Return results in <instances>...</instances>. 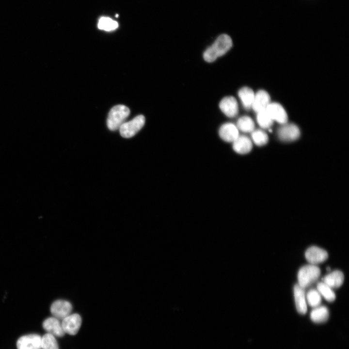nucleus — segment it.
<instances>
[{"label":"nucleus","instance_id":"obj_16","mask_svg":"<svg viewBox=\"0 0 349 349\" xmlns=\"http://www.w3.org/2000/svg\"><path fill=\"white\" fill-rule=\"evenodd\" d=\"M294 296L297 311L300 314L304 315L307 310L305 289L298 284L294 286Z\"/></svg>","mask_w":349,"mask_h":349},{"label":"nucleus","instance_id":"obj_18","mask_svg":"<svg viewBox=\"0 0 349 349\" xmlns=\"http://www.w3.org/2000/svg\"><path fill=\"white\" fill-rule=\"evenodd\" d=\"M238 95L243 107L247 110L251 108L255 95L253 90L248 87H243L238 90Z\"/></svg>","mask_w":349,"mask_h":349},{"label":"nucleus","instance_id":"obj_10","mask_svg":"<svg viewBox=\"0 0 349 349\" xmlns=\"http://www.w3.org/2000/svg\"><path fill=\"white\" fill-rule=\"evenodd\" d=\"M42 337L37 334H30L19 338L16 342L17 349H42Z\"/></svg>","mask_w":349,"mask_h":349},{"label":"nucleus","instance_id":"obj_2","mask_svg":"<svg viewBox=\"0 0 349 349\" xmlns=\"http://www.w3.org/2000/svg\"><path fill=\"white\" fill-rule=\"evenodd\" d=\"M320 274V269L317 265L308 264L303 266L298 273V284L305 290L317 281Z\"/></svg>","mask_w":349,"mask_h":349},{"label":"nucleus","instance_id":"obj_14","mask_svg":"<svg viewBox=\"0 0 349 349\" xmlns=\"http://www.w3.org/2000/svg\"><path fill=\"white\" fill-rule=\"evenodd\" d=\"M233 150L237 154L244 155L249 153L252 149L251 139L245 135H239L232 143Z\"/></svg>","mask_w":349,"mask_h":349},{"label":"nucleus","instance_id":"obj_20","mask_svg":"<svg viewBox=\"0 0 349 349\" xmlns=\"http://www.w3.org/2000/svg\"><path fill=\"white\" fill-rule=\"evenodd\" d=\"M236 126L239 131L244 133H251L254 130V123L248 116L239 117L237 120Z\"/></svg>","mask_w":349,"mask_h":349},{"label":"nucleus","instance_id":"obj_19","mask_svg":"<svg viewBox=\"0 0 349 349\" xmlns=\"http://www.w3.org/2000/svg\"><path fill=\"white\" fill-rule=\"evenodd\" d=\"M329 310L325 306H318L315 307L310 314L311 320L317 323L326 322L329 318Z\"/></svg>","mask_w":349,"mask_h":349},{"label":"nucleus","instance_id":"obj_3","mask_svg":"<svg viewBox=\"0 0 349 349\" xmlns=\"http://www.w3.org/2000/svg\"><path fill=\"white\" fill-rule=\"evenodd\" d=\"M129 113V109L124 105L114 106L110 111L107 121L109 129L111 131L119 129Z\"/></svg>","mask_w":349,"mask_h":349},{"label":"nucleus","instance_id":"obj_13","mask_svg":"<svg viewBox=\"0 0 349 349\" xmlns=\"http://www.w3.org/2000/svg\"><path fill=\"white\" fill-rule=\"evenodd\" d=\"M43 327L48 333L54 336L62 337L65 334L62 323L54 317L46 319L43 323Z\"/></svg>","mask_w":349,"mask_h":349},{"label":"nucleus","instance_id":"obj_5","mask_svg":"<svg viewBox=\"0 0 349 349\" xmlns=\"http://www.w3.org/2000/svg\"><path fill=\"white\" fill-rule=\"evenodd\" d=\"M277 136L282 141L292 142L299 138L300 136V131L296 125L285 123L278 129Z\"/></svg>","mask_w":349,"mask_h":349},{"label":"nucleus","instance_id":"obj_8","mask_svg":"<svg viewBox=\"0 0 349 349\" xmlns=\"http://www.w3.org/2000/svg\"><path fill=\"white\" fill-rule=\"evenodd\" d=\"M239 132L236 125L231 122H226L220 127L218 134L224 142L232 143L239 135Z\"/></svg>","mask_w":349,"mask_h":349},{"label":"nucleus","instance_id":"obj_27","mask_svg":"<svg viewBox=\"0 0 349 349\" xmlns=\"http://www.w3.org/2000/svg\"><path fill=\"white\" fill-rule=\"evenodd\" d=\"M327 270H331V268H330L329 267H328L327 268Z\"/></svg>","mask_w":349,"mask_h":349},{"label":"nucleus","instance_id":"obj_11","mask_svg":"<svg viewBox=\"0 0 349 349\" xmlns=\"http://www.w3.org/2000/svg\"><path fill=\"white\" fill-rule=\"evenodd\" d=\"M305 256L310 264L316 265L326 261L328 257V254L325 250L313 246L306 251Z\"/></svg>","mask_w":349,"mask_h":349},{"label":"nucleus","instance_id":"obj_24","mask_svg":"<svg viewBox=\"0 0 349 349\" xmlns=\"http://www.w3.org/2000/svg\"><path fill=\"white\" fill-rule=\"evenodd\" d=\"M42 349H59L57 341L54 336L47 333L41 338Z\"/></svg>","mask_w":349,"mask_h":349},{"label":"nucleus","instance_id":"obj_23","mask_svg":"<svg viewBox=\"0 0 349 349\" xmlns=\"http://www.w3.org/2000/svg\"><path fill=\"white\" fill-rule=\"evenodd\" d=\"M252 141L258 146L266 144L269 140L268 135L260 129L254 130L251 132Z\"/></svg>","mask_w":349,"mask_h":349},{"label":"nucleus","instance_id":"obj_6","mask_svg":"<svg viewBox=\"0 0 349 349\" xmlns=\"http://www.w3.org/2000/svg\"><path fill=\"white\" fill-rule=\"evenodd\" d=\"M221 111L227 117L233 118L238 113V105L234 96L228 95L223 97L219 102Z\"/></svg>","mask_w":349,"mask_h":349},{"label":"nucleus","instance_id":"obj_9","mask_svg":"<svg viewBox=\"0 0 349 349\" xmlns=\"http://www.w3.org/2000/svg\"><path fill=\"white\" fill-rule=\"evenodd\" d=\"M65 333L74 335L79 332L81 324V318L78 314H70L62 320Z\"/></svg>","mask_w":349,"mask_h":349},{"label":"nucleus","instance_id":"obj_17","mask_svg":"<svg viewBox=\"0 0 349 349\" xmlns=\"http://www.w3.org/2000/svg\"><path fill=\"white\" fill-rule=\"evenodd\" d=\"M322 280L331 288H337L343 284L344 275L341 271L335 270L325 275Z\"/></svg>","mask_w":349,"mask_h":349},{"label":"nucleus","instance_id":"obj_21","mask_svg":"<svg viewBox=\"0 0 349 349\" xmlns=\"http://www.w3.org/2000/svg\"><path fill=\"white\" fill-rule=\"evenodd\" d=\"M317 290L328 301L332 302L335 299V295L332 288L323 282L317 285Z\"/></svg>","mask_w":349,"mask_h":349},{"label":"nucleus","instance_id":"obj_7","mask_svg":"<svg viewBox=\"0 0 349 349\" xmlns=\"http://www.w3.org/2000/svg\"><path fill=\"white\" fill-rule=\"evenodd\" d=\"M72 310V305L70 302L63 300L54 301L50 306V312L53 316L62 320L69 315Z\"/></svg>","mask_w":349,"mask_h":349},{"label":"nucleus","instance_id":"obj_26","mask_svg":"<svg viewBox=\"0 0 349 349\" xmlns=\"http://www.w3.org/2000/svg\"><path fill=\"white\" fill-rule=\"evenodd\" d=\"M308 304L312 307L319 306L321 301V295L317 290L311 289L309 290L306 296Z\"/></svg>","mask_w":349,"mask_h":349},{"label":"nucleus","instance_id":"obj_12","mask_svg":"<svg viewBox=\"0 0 349 349\" xmlns=\"http://www.w3.org/2000/svg\"><path fill=\"white\" fill-rule=\"evenodd\" d=\"M273 121L284 124L287 121V115L283 107L278 103H270L266 110Z\"/></svg>","mask_w":349,"mask_h":349},{"label":"nucleus","instance_id":"obj_25","mask_svg":"<svg viewBox=\"0 0 349 349\" xmlns=\"http://www.w3.org/2000/svg\"><path fill=\"white\" fill-rule=\"evenodd\" d=\"M257 122L263 128H270L273 124V120L266 110L257 113Z\"/></svg>","mask_w":349,"mask_h":349},{"label":"nucleus","instance_id":"obj_22","mask_svg":"<svg viewBox=\"0 0 349 349\" xmlns=\"http://www.w3.org/2000/svg\"><path fill=\"white\" fill-rule=\"evenodd\" d=\"M98 29L110 32L115 30L118 27V23L108 17H101L98 22Z\"/></svg>","mask_w":349,"mask_h":349},{"label":"nucleus","instance_id":"obj_1","mask_svg":"<svg viewBox=\"0 0 349 349\" xmlns=\"http://www.w3.org/2000/svg\"><path fill=\"white\" fill-rule=\"evenodd\" d=\"M233 42L227 34L219 35L214 43L204 51L203 57L207 63H212L225 55L232 48Z\"/></svg>","mask_w":349,"mask_h":349},{"label":"nucleus","instance_id":"obj_15","mask_svg":"<svg viewBox=\"0 0 349 349\" xmlns=\"http://www.w3.org/2000/svg\"><path fill=\"white\" fill-rule=\"evenodd\" d=\"M270 103L269 94L264 90H259L254 95L251 108L257 113L265 110Z\"/></svg>","mask_w":349,"mask_h":349},{"label":"nucleus","instance_id":"obj_4","mask_svg":"<svg viewBox=\"0 0 349 349\" xmlns=\"http://www.w3.org/2000/svg\"><path fill=\"white\" fill-rule=\"evenodd\" d=\"M145 121L144 116L139 115L128 122H124L119 128L121 135L125 138L133 137L143 127Z\"/></svg>","mask_w":349,"mask_h":349}]
</instances>
